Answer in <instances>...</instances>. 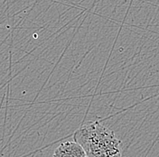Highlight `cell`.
<instances>
[{
  "mask_svg": "<svg viewBox=\"0 0 159 157\" xmlns=\"http://www.w3.org/2000/svg\"><path fill=\"white\" fill-rule=\"evenodd\" d=\"M73 140L84 149L87 157H122V145L115 133L99 122L81 126Z\"/></svg>",
  "mask_w": 159,
  "mask_h": 157,
  "instance_id": "6da1fadb",
  "label": "cell"
},
{
  "mask_svg": "<svg viewBox=\"0 0 159 157\" xmlns=\"http://www.w3.org/2000/svg\"><path fill=\"white\" fill-rule=\"evenodd\" d=\"M52 157H87L82 146L76 141L63 142L53 152Z\"/></svg>",
  "mask_w": 159,
  "mask_h": 157,
  "instance_id": "7a4b0ae2",
  "label": "cell"
}]
</instances>
